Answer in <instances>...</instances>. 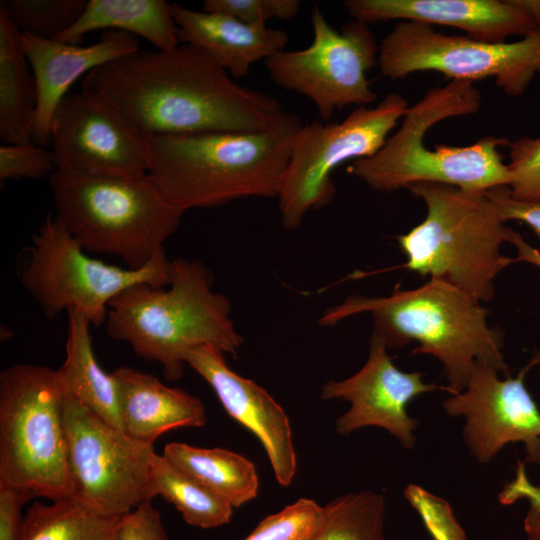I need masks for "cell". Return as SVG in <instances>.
Wrapping results in <instances>:
<instances>
[{"label": "cell", "mask_w": 540, "mask_h": 540, "mask_svg": "<svg viewBox=\"0 0 540 540\" xmlns=\"http://www.w3.org/2000/svg\"><path fill=\"white\" fill-rule=\"evenodd\" d=\"M81 90L110 102L150 138L263 131L286 112L276 98L236 83L212 56L183 43L114 59L89 72Z\"/></svg>", "instance_id": "1"}, {"label": "cell", "mask_w": 540, "mask_h": 540, "mask_svg": "<svg viewBox=\"0 0 540 540\" xmlns=\"http://www.w3.org/2000/svg\"><path fill=\"white\" fill-rule=\"evenodd\" d=\"M302 125L286 111L263 131L154 136L148 175L182 212L278 197Z\"/></svg>", "instance_id": "2"}, {"label": "cell", "mask_w": 540, "mask_h": 540, "mask_svg": "<svg viewBox=\"0 0 540 540\" xmlns=\"http://www.w3.org/2000/svg\"><path fill=\"white\" fill-rule=\"evenodd\" d=\"M362 312L373 317V333L388 348H401L411 341L419 346L412 354H430L443 365L451 394L464 391L475 361L492 365L509 376L504 362L502 335L489 327L488 311L460 288L430 279L412 290L396 287L383 297L352 295L327 309L319 320L332 326Z\"/></svg>", "instance_id": "3"}, {"label": "cell", "mask_w": 540, "mask_h": 540, "mask_svg": "<svg viewBox=\"0 0 540 540\" xmlns=\"http://www.w3.org/2000/svg\"><path fill=\"white\" fill-rule=\"evenodd\" d=\"M212 284L200 261L173 259L167 289L138 284L110 301L107 333L144 360L157 362L168 381L182 377L184 356L196 347L212 345L235 356L243 338L230 318L229 299Z\"/></svg>", "instance_id": "4"}, {"label": "cell", "mask_w": 540, "mask_h": 540, "mask_svg": "<svg viewBox=\"0 0 540 540\" xmlns=\"http://www.w3.org/2000/svg\"><path fill=\"white\" fill-rule=\"evenodd\" d=\"M480 91L471 82L452 80L429 89L402 118L399 129L374 155L353 161L347 172L381 192L409 188L420 182L441 183L472 192L508 187L511 176L499 147L504 137L486 136L468 146L424 145L436 123L477 113Z\"/></svg>", "instance_id": "5"}, {"label": "cell", "mask_w": 540, "mask_h": 540, "mask_svg": "<svg viewBox=\"0 0 540 540\" xmlns=\"http://www.w3.org/2000/svg\"><path fill=\"white\" fill-rule=\"evenodd\" d=\"M49 184L55 217L86 252L121 258L138 270L164 248L184 214L153 179L55 171Z\"/></svg>", "instance_id": "6"}, {"label": "cell", "mask_w": 540, "mask_h": 540, "mask_svg": "<svg viewBox=\"0 0 540 540\" xmlns=\"http://www.w3.org/2000/svg\"><path fill=\"white\" fill-rule=\"evenodd\" d=\"M408 190L427 207L425 219L396 237L406 268L446 281L479 302L494 295L497 275L515 261L501 254L510 228L496 215L485 192L420 182Z\"/></svg>", "instance_id": "7"}, {"label": "cell", "mask_w": 540, "mask_h": 540, "mask_svg": "<svg viewBox=\"0 0 540 540\" xmlns=\"http://www.w3.org/2000/svg\"><path fill=\"white\" fill-rule=\"evenodd\" d=\"M63 397L49 367L16 364L1 372L0 484L31 498H69Z\"/></svg>", "instance_id": "8"}, {"label": "cell", "mask_w": 540, "mask_h": 540, "mask_svg": "<svg viewBox=\"0 0 540 540\" xmlns=\"http://www.w3.org/2000/svg\"><path fill=\"white\" fill-rule=\"evenodd\" d=\"M19 278L48 318L76 310L93 326L106 322L110 301L126 289L171 281V260L164 248L138 270L91 258L56 217H46L28 248Z\"/></svg>", "instance_id": "9"}, {"label": "cell", "mask_w": 540, "mask_h": 540, "mask_svg": "<svg viewBox=\"0 0 540 540\" xmlns=\"http://www.w3.org/2000/svg\"><path fill=\"white\" fill-rule=\"evenodd\" d=\"M408 109V101L393 92L373 108L357 107L340 122L303 124L277 197L284 228L297 229L309 210L328 205L336 192L332 172L348 160L378 152Z\"/></svg>", "instance_id": "10"}, {"label": "cell", "mask_w": 540, "mask_h": 540, "mask_svg": "<svg viewBox=\"0 0 540 540\" xmlns=\"http://www.w3.org/2000/svg\"><path fill=\"white\" fill-rule=\"evenodd\" d=\"M378 65L391 80L420 71L471 83L493 78L504 93L520 96L540 73V30L518 41L491 43L399 21L379 45Z\"/></svg>", "instance_id": "11"}, {"label": "cell", "mask_w": 540, "mask_h": 540, "mask_svg": "<svg viewBox=\"0 0 540 540\" xmlns=\"http://www.w3.org/2000/svg\"><path fill=\"white\" fill-rule=\"evenodd\" d=\"M70 496L100 513L122 516L155 496L153 445L130 438L68 395L63 397Z\"/></svg>", "instance_id": "12"}, {"label": "cell", "mask_w": 540, "mask_h": 540, "mask_svg": "<svg viewBox=\"0 0 540 540\" xmlns=\"http://www.w3.org/2000/svg\"><path fill=\"white\" fill-rule=\"evenodd\" d=\"M311 23L310 46L281 50L265 60L271 79L310 99L324 122L345 106L374 102L377 95L366 76L378 64L379 45L368 24L352 20L337 31L318 6Z\"/></svg>", "instance_id": "13"}, {"label": "cell", "mask_w": 540, "mask_h": 540, "mask_svg": "<svg viewBox=\"0 0 540 540\" xmlns=\"http://www.w3.org/2000/svg\"><path fill=\"white\" fill-rule=\"evenodd\" d=\"M56 171L89 176L148 174L150 137L110 102L83 90L59 104L51 127Z\"/></svg>", "instance_id": "14"}, {"label": "cell", "mask_w": 540, "mask_h": 540, "mask_svg": "<svg viewBox=\"0 0 540 540\" xmlns=\"http://www.w3.org/2000/svg\"><path fill=\"white\" fill-rule=\"evenodd\" d=\"M538 364L539 353L516 377L501 380L492 365L475 361L466 389L443 402L450 416L466 418L463 438L480 463H488L507 443L521 441L525 461L540 464V411L524 384Z\"/></svg>", "instance_id": "15"}, {"label": "cell", "mask_w": 540, "mask_h": 540, "mask_svg": "<svg viewBox=\"0 0 540 540\" xmlns=\"http://www.w3.org/2000/svg\"><path fill=\"white\" fill-rule=\"evenodd\" d=\"M422 376L419 372L399 370L384 344L371 337L365 365L345 380L326 382L321 399L345 400L351 404L336 420L337 433L348 435L362 427L377 426L410 449L415 444L413 431L419 422L408 415L407 405L420 394L444 388L423 382Z\"/></svg>", "instance_id": "16"}, {"label": "cell", "mask_w": 540, "mask_h": 540, "mask_svg": "<svg viewBox=\"0 0 540 540\" xmlns=\"http://www.w3.org/2000/svg\"><path fill=\"white\" fill-rule=\"evenodd\" d=\"M224 354L215 346L202 345L188 351L184 362L210 385L227 414L259 440L276 481L289 487L297 469L290 420L263 387L234 372Z\"/></svg>", "instance_id": "17"}, {"label": "cell", "mask_w": 540, "mask_h": 540, "mask_svg": "<svg viewBox=\"0 0 540 540\" xmlns=\"http://www.w3.org/2000/svg\"><path fill=\"white\" fill-rule=\"evenodd\" d=\"M21 45L37 87L32 141L43 147L51 144L54 115L72 84L95 68L140 49L137 37L122 31H104L96 43L86 46L21 33Z\"/></svg>", "instance_id": "18"}, {"label": "cell", "mask_w": 540, "mask_h": 540, "mask_svg": "<svg viewBox=\"0 0 540 540\" xmlns=\"http://www.w3.org/2000/svg\"><path fill=\"white\" fill-rule=\"evenodd\" d=\"M344 7L353 20L365 24L399 20L445 25L491 43L539 30L514 0H346Z\"/></svg>", "instance_id": "19"}, {"label": "cell", "mask_w": 540, "mask_h": 540, "mask_svg": "<svg viewBox=\"0 0 540 540\" xmlns=\"http://www.w3.org/2000/svg\"><path fill=\"white\" fill-rule=\"evenodd\" d=\"M112 373L118 386L123 432L130 438L153 445L170 430L206 424V409L198 397L129 366Z\"/></svg>", "instance_id": "20"}, {"label": "cell", "mask_w": 540, "mask_h": 540, "mask_svg": "<svg viewBox=\"0 0 540 540\" xmlns=\"http://www.w3.org/2000/svg\"><path fill=\"white\" fill-rule=\"evenodd\" d=\"M171 11L180 43L205 51L234 78L246 76L253 64L284 50L289 41L282 29L253 27L228 15L176 3Z\"/></svg>", "instance_id": "21"}, {"label": "cell", "mask_w": 540, "mask_h": 540, "mask_svg": "<svg viewBox=\"0 0 540 540\" xmlns=\"http://www.w3.org/2000/svg\"><path fill=\"white\" fill-rule=\"evenodd\" d=\"M65 360L56 370L64 395L71 396L107 424L120 429L117 381L96 360L91 322L76 310L67 311Z\"/></svg>", "instance_id": "22"}, {"label": "cell", "mask_w": 540, "mask_h": 540, "mask_svg": "<svg viewBox=\"0 0 540 540\" xmlns=\"http://www.w3.org/2000/svg\"><path fill=\"white\" fill-rule=\"evenodd\" d=\"M122 31L144 38L158 50L180 45L171 4L164 0H88L80 18L54 40L80 44L91 31Z\"/></svg>", "instance_id": "23"}, {"label": "cell", "mask_w": 540, "mask_h": 540, "mask_svg": "<svg viewBox=\"0 0 540 540\" xmlns=\"http://www.w3.org/2000/svg\"><path fill=\"white\" fill-rule=\"evenodd\" d=\"M36 106V81L21 33L0 7V138L4 144L32 141Z\"/></svg>", "instance_id": "24"}, {"label": "cell", "mask_w": 540, "mask_h": 540, "mask_svg": "<svg viewBox=\"0 0 540 540\" xmlns=\"http://www.w3.org/2000/svg\"><path fill=\"white\" fill-rule=\"evenodd\" d=\"M162 455L233 508L258 495L259 477L255 464L239 453L171 442L166 444Z\"/></svg>", "instance_id": "25"}, {"label": "cell", "mask_w": 540, "mask_h": 540, "mask_svg": "<svg viewBox=\"0 0 540 540\" xmlns=\"http://www.w3.org/2000/svg\"><path fill=\"white\" fill-rule=\"evenodd\" d=\"M120 520L69 498L35 502L24 515L19 540H119Z\"/></svg>", "instance_id": "26"}, {"label": "cell", "mask_w": 540, "mask_h": 540, "mask_svg": "<svg viewBox=\"0 0 540 540\" xmlns=\"http://www.w3.org/2000/svg\"><path fill=\"white\" fill-rule=\"evenodd\" d=\"M151 481L154 496L173 504L189 525L211 529L231 521L233 507L227 501L163 455L152 458Z\"/></svg>", "instance_id": "27"}, {"label": "cell", "mask_w": 540, "mask_h": 540, "mask_svg": "<svg viewBox=\"0 0 540 540\" xmlns=\"http://www.w3.org/2000/svg\"><path fill=\"white\" fill-rule=\"evenodd\" d=\"M385 517L382 494L361 491L341 495L324 506L313 540H385Z\"/></svg>", "instance_id": "28"}, {"label": "cell", "mask_w": 540, "mask_h": 540, "mask_svg": "<svg viewBox=\"0 0 540 540\" xmlns=\"http://www.w3.org/2000/svg\"><path fill=\"white\" fill-rule=\"evenodd\" d=\"M88 0H3V8L20 33L55 39L84 12Z\"/></svg>", "instance_id": "29"}, {"label": "cell", "mask_w": 540, "mask_h": 540, "mask_svg": "<svg viewBox=\"0 0 540 540\" xmlns=\"http://www.w3.org/2000/svg\"><path fill=\"white\" fill-rule=\"evenodd\" d=\"M324 515V506L300 498L263 518L243 540H313Z\"/></svg>", "instance_id": "30"}, {"label": "cell", "mask_w": 540, "mask_h": 540, "mask_svg": "<svg viewBox=\"0 0 540 540\" xmlns=\"http://www.w3.org/2000/svg\"><path fill=\"white\" fill-rule=\"evenodd\" d=\"M507 164L512 197L522 201H540V137H521L509 143Z\"/></svg>", "instance_id": "31"}, {"label": "cell", "mask_w": 540, "mask_h": 540, "mask_svg": "<svg viewBox=\"0 0 540 540\" xmlns=\"http://www.w3.org/2000/svg\"><path fill=\"white\" fill-rule=\"evenodd\" d=\"M404 496L416 510L431 540H467L450 504L416 484H409Z\"/></svg>", "instance_id": "32"}, {"label": "cell", "mask_w": 540, "mask_h": 540, "mask_svg": "<svg viewBox=\"0 0 540 540\" xmlns=\"http://www.w3.org/2000/svg\"><path fill=\"white\" fill-rule=\"evenodd\" d=\"M56 165L51 149L33 141L0 146V179H40L52 175Z\"/></svg>", "instance_id": "33"}, {"label": "cell", "mask_w": 540, "mask_h": 540, "mask_svg": "<svg viewBox=\"0 0 540 540\" xmlns=\"http://www.w3.org/2000/svg\"><path fill=\"white\" fill-rule=\"evenodd\" d=\"M298 0H205L203 11L231 16L253 27H267L270 19L289 20L299 10Z\"/></svg>", "instance_id": "34"}, {"label": "cell", "mask_w": 540, "mask_h": 540, "mask_svg": "<svg viewBox=\"0 0 540 540\" xmlns=\"http://www.w3.org/2000/svg\"><path fill=\"white\" fill-rule=\"evenodd\" d=\"M525 465L517 461L516 476L504 485L498 499L502 505H511L521 498L527 499L529 509L524 520V531L529 540H540V486L529 481Z\"/></svg>", "instance_id": "35"}, {"label": "cell", "mask_w": 540, "mask_h": 540, "mask_svg": "<svg viewBox=\"0 0 540 540\" xmlns=\"http://www.w3.org/2000/svg\"><path fill=\"white\" fill-rule=\"evenodd\" d=\"M119 540H168L161 515L151 501L121 516Z\"/></svg>", "instance_id": "36"}, {"label": "cell", "mask_w": 540, "mask_h": 540, "mask_svg": "<svg viewBox=\"0 0 540 540\" xmlns=\"http://www.w3.org/2000/svg\"><path fill=\"white\" fill-rule=\"evenodd\" d=\"M485 194L503 223L508 220L524 222L540 240V201L518 200L512 197L506 186L489 189Z\"/></svg>", "instance_id": "37"}, {"label": "cell", "mask_w": 540, "mask_h": 540, "mask_svg": "<svg viewBox=\"0 0 540 540\" xmlns=\"http://www.w3.org/2000/svg\"><path fill=\"white\" fill-rule=\"evenodd\" d=\"M31 499L25 492L0 484V540H19L23 505Z\"/></svg>", "instance_id": "38"}, {"label": "cell", "mask_w": 540, "mask_h": 540, "mask_svg": "<svg viewBox=\"0 0 540 540\" xmlns=\"http://www.w3.org/2000/svg\"><path fill=\"white\" fill-rule=\"evenodd\" d=\"M508 242L517 249L515 261H525L540 268V251L528 244L520 233L510 229Z\"/></svg>", "instance_id": "39"}, {"label": "cell", "mask_w": 540, "mask_h": 540, "mask_svg": "<svg viewBox=\"0 0 540 540\" xmlns=\"http://www.w3.org/2000/svg\"><path fill=\"white\" fill-rule=\"evenodd\" d=\"M515 3L528 13L540 30V0H514Z\"/></svg>", "instance_id": "40"}]
</instances>
